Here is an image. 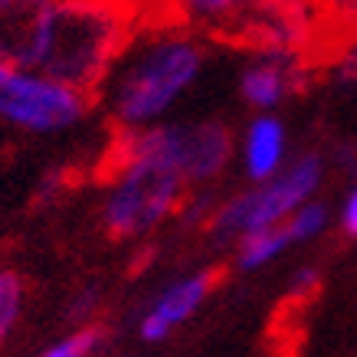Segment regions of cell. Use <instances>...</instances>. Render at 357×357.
<instances>
[{
  "label": "cell",
  "instance_id": "9",
  "mask_svg": "<svg viewBox=\"0 0 357 357\" xmlns=\"http://www.w3.org/2000/svg\"><path fill=\"white\" fill-rule=\"evenodd\" d=\"M308 56L252 53L239 69V98L256 112H275L308 89Z\"/></svg>",
  "mask_w": 357,
  "mask_h": 357
},
{
  "label": "cell",
  "instance_id": "11",
  "mask_svg": "<svg viewBox=\"0 0 357 357\" xmlns=\"http://www.w3.org/2000/svg\"><path fill=\"white\" fill-rule=\"evenodd\" d=\"M236 151L249 184H262V181L275 177L289 161V128H285V121L275 112H259L243 128Z\"/></svg>",
  "mask_w": 357,
  "mask_h": 357
},
{
  "label": "cell",
  "instance_id": "23",
  "mask_svg": "<svg viewBox=\"0 0 357 357\" xmlns=\"http://www.w3.org/2000/svg\"><path fill=\"white\" fill-rule=\"evenodd\" d=\"M121 357H131V354H121Z\"/></svg>",
  "mask_w": 357,
  "mask_h": 357
},
{
  "label": "cell",
  "instance_id": "2",
  "mask_svg": "<svg viewBox=\"0 0 357 357\" xmlns=\"http://www.w3.org/2000/svg\"><path fill=\"white\" fill-rule=\"evenodd\" d=\"M206 66L204 43L190 33H154L128 43L105 79V105L121 131H138L164 115L197 86Z\"/></svg>",
  "mask_w": 357,
  "mask_h": 357
},
{
  "label": "cell",
  "instance_id": "1",
  "mask_svg": "<svg viewBox=\"0 0 357 357\" xmlns=\"http://www.w3.org/2000/svg\"><path fill=\"white\" fill-rule=\"evenodd\" d=\"M109 184L98 204V223L119 243L144 239L181 213L190 184L167 151L161 121L138 131H121L105 158Z\"/></svg>",
  "mask_w": 357,
  "mask_h": 357
},
{
  "label": "cell",
  "instance_id": "18",
  "mask_svg": "<svg viewBox=\"0 0 357 357\" xmlns=\"http://www.w3.org/2000/svg\"><path fill=\"white\" fill-rule=\"evenodd\" d=\"M331 82H335L344 96L357 98V36H351L335 56V66H331Z\"/></svg>",
  "mask_w": 357,
  "mask_h": 357
},
{
  "label": "cell",
  "instance_id": "5",
  "mask_svg": "<svg viewBox=\"0 0 357 357\" xmlns=\"http://www.w3.org/2000/svg\"><path fill=\"white\" fill-rule=\"evenodd\" d=\"M96 96L40 69L0 63V125L26 135H59L89 119Z\"/></svg>",
  "mask_w": 357,
  "mask_h": 357
},
{
  "label": "cell",
  "instance_id": "6",
  "mask_svg": "<svg viewBox=\"0 0 357 357\" xmlns=\"http://www.w3.org/2000/svg\"><path fill=\"white\" fill-rule=\"evenodd\" d=\"M223 30L233 33L236 43L252 53L308 56L321 20L314 0H249L246 10L223 23Z\"/></svg>",
  "mask_w": 357,
  "mask_h": 357
},
{
  "label": "cell",
  "instance_id": "3",
  "mask_svg": "<svg viewBox=\"0 0 357 357\" xmlns=\"http://www.w3.org/2000/svg\"><path fill=\"white\" fill-rule=\"evenodd\" d=\"M131 43L119 0H59L40 73L96 96Z\"/></svg>",
  "mask_w": 357,
  "mask_h": 357
},
{
  "label": "cell",
  "instance_id": "14",
  "mask_svg": "<svg viewBox=\"0 0 357 357\" xmlns=\"http://www.w3.org/2000/svg\"><path fill=\"white\" fill-rule=\"evenodd\" d=\"M26 308V279L13 266H0V344L17 331Z\"/></svg>",
  "mask_w": 357,
  "mask_h": 357
},
{
  "label": "cell",
  "instance_id": "22",
  "mask_svg": "<svg viewBox=\"0 0 357 357\" xmlns=\"http://www.w3.org/2000/svg\"><path fill=\"white\" fill-rule=\"evenodd\" d=\"M98 305H102V295H98V289H86V292H76L73 295V302H69V308H66V318L69 321H76V325H82V321H92L98 312Z\"/></svg>",
  "mask_w": 357,
  "mask_h": 357
},
{
  "label": "cell",
  "instance_id": "8",
  "mask_svg": "<svg viewBox=\"0 0 357 357\" xmlns=\"http://www.w3.org/2000/svg\"><path fill=\"white\" fill-rule=\"evenodd\" d=\"M223 269L220 266H204L187 275H177L174 282H167L161 292L154 295L148 308L138 318V337L144 344H161L177 331L181 325H187L200 308L206 305V298L217 292Z\"/></svg>",
  "mask_w": 357,
  "mask_h": 357
},
{
  "label": "cell",
  "instance_id": "21",
  "mask_svg": "<svg viewBox=\"0 0 357 357\" xmlns=\"http://www.w3.org/2000/svg\"><path fill=\"white\" fill-rule=\"evenodd\" d=\"M318 289H321V269L312 266V262L298 266V269L292 272V279H289V295H292V298H308V295H314Z\"/></svg>",
  "mask_w": 357,
  "mask_h": 357
},
{
  "label": "cell",
  "instance_id": "15",
  "mask_svg": "<svg viewBox=\"0 0 357 357\" xmlns=\"http://www.w3.org/2000/svg\"><path fill=\"white\" fill-rule=\"evenodd\" d=\"M105 337L109 335H105V328L98 321H82L69 335L56 337L40 357H96L105 347Z\"/></svg>",
  "mask_w": 357,
  "mask_h": 357
},
{
  "label": "cell",
  "instance_id": "19",
  "mask_svg": "<svg viewBox=\"0 0 357 357\" xmlns=\"http://www.w3.org/2000/svg\"><path fill=\"white\" fill-rule=\"evenodd\" d=\"M328 167H335L344 181H357V141L354 138H337L328 148Z\"/></svg>",
  "mask_w": 357,
  "mask_h": 357
},
{
  "label": "cell",
  "instance_id": "7",
  "mask_svg": "<svg viewBox=\"0 0 357 357\" xmlns=\"http://www.w3.org/2000/svg\"><path fill=\"white\" fill-rule=\"evenodd\" d=\"M161 131L164 141H167V151L177 161L190 190L217 184L233 164V158H236V135L223 121L204 119L177 121V125H164L161 121Z\"/></svg>",
  "mask_w": 357,
  "mask_h": 357
},
{
  "label": "cell",
  "instance_id": "16",
  "mask_svg": "<svg viewBox=\"0 0 357 357\" xmlns=\"http://www.w3.org/2000/svg\"><path fill=\"white\" fill-rule=\"evenodd\" d=\"M181 10L194 20L213 23V26H223L229 23L236 13H243L249 7V0H177Z\"/></svg>",
  "mask_w": 357,
  "mask_h": 357
},
{
  "label": "cell",
  "instance_id": "4",
  "mask_svg": "<svg viewBox=\"0 0 357 357\" xmlns=\"http://www.w3.org/2000/svg\"><path fill=\"white\" fill-rule=\"evenodd\" d=\"M328 158L318 148L295 154L292 161H285L275 177L262 181V184H249L239 194H229L227 200H217L213 213L206 220V233L217 243H236L262 227L282 223V220L295 213L305 200L318 197V190L328 181Z\"/></svg>",
  "mask_w": 357,
  "mask_h": 357
},
{
  "label": "cell",
  "instance_id": "13",
  "mask_svg": "<svg viewBox=\"0 0 357 357\" xmlns=\"http://www.w3.org/2000/svg\"><path fill=\"white\" fill-rule=\"evenodd\" d=\"M331 220H335L331 204H328L325 197H312L295 213L285 217V229H289L295 246H305V243H314V239L325 236L328 229H331Z\"/></svg>",
  "mask_w": 357,
  "mask_h": 357
},
{
  "label": "cell",
  "instance_id": "17",
  "mask_svg": "<svg viewBox=\"0 0 357 357\" xmlns=\"http://www.w3.org/2000/svg\"><path fill=\"white\" fill-rule=\"evenodd\" d=\"M314 7H318L321 26H335V30L347 33V40L357 36V0H314Z\"/></svg>",
  "mask_w": 357,
  "mask_h": 357
},
{
  "label": "cell",
  "instance_id": "20",
  "mask_svg": "<svg viewBox=\"0 0 357 357\" xmlns=\"http://www.w3.org/2000/svg\"><path fill=\"white\" fill-rule=\"evenodd\" d=\"M337 229L344 233L347 239H357V181H347V190L337 204Z\"/></svg>",
  "mask_w": 357,
  "mask_h": 357
},
{
  "label": "cell",
  "instance_id": "12",
  "mask_svg": "<svg viewBox=\"0 0 357 357\" xmlns=\"http://www.w3.org/2000/svg\"><path fill=\"white\" fill-rule=\"evenodd\" d=\"M292 236L285 229V220L282 223H272V227H262L249 236L236 239V269L239 272H259L266 266H272L275 259H282L289 249H292Z\"/></svg>",
  "mask_w": 357,
  "mask_h": 357
},
{
  "label": "cell",
  "instance_id": "10",
  "mask_svg": "<svg viewBox=\"0 0 357 357\" xmlns=\"http://www.w3.org/2000/svg\"><path fill=\"white\" fill-rule=\"evenodd\" d=\"M59 0H0V63L40 69Z\"/></svg>",
  "mask_w": 357,
  "mask_h": 357
}]
</instances>
